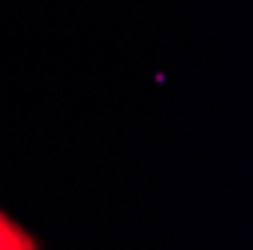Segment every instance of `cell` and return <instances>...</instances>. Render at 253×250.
Returning a JSON list of instances; mask_svg holds the SVG:
<instances>
[{"mask_svg":"<svg viewBox=\"0 0 253 250\" xmlns=\"http://www.w3.org/2000/svg\"><path fill=\"white\" fill-rule=\"evenodd\" d=\"M34 247H37L34 235H27L15 220H9L0 211V250H34Z\"/></svg>","mask_w":253,"mask_h":250,"instance_id":"6da1fadb","label":"cell"}]
</instances>
